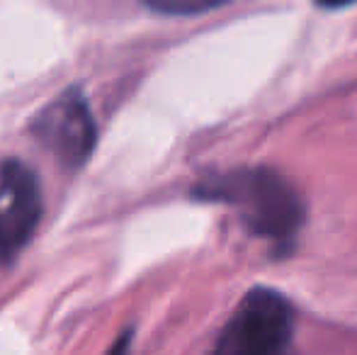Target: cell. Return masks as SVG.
Returning a JSON list of instances; mask_svg holds the SVG:
<instances>
[{
	"label": "cell",
	"mask_w": 357,
	"mask_h": 355,
	"mask_svg": "<svg viewBox=\"0 0 357 355\" xmlns=\"http://www.w3.org/2000/svg\"><path fill=\"white\" fill-rule=\"evenodd\" d=\"M190 197L238 209L243 227L278 248H289L306 222L301 192L282 173L268 166L231 168L204 176L190 188Z\"/></svg>",
	"instance_id": "6da1fadb"
},
{
	"label": "cell",
	"mask_w": 357,
	"mask_h": 355,
	"mask_svg": "<svg viewBox=\"0 0 357 355\" xmlns=\"http://www.w3.org/2000/svg\"><path fill=\"white\" fill-rule=\"evenodd\" d=\"M296 312L280 289L250 287L219 331L212 355H291Z\"/></svg>",
	"instance_id": "7a4b0ae2"
},
{
	"label": "cell",
	"mask_w": 357,
	"mask_h": 355,
	"mask_svg": "<svg viewBox=\"0 0 357 355\" xmlns=\"http://www.w3.org/2000/svg\"><path fill=\"white\" fill-rule=\"evenodd\" d=\"M32 137L66 168H80L98 146V122L78 86L52 98L29 122Z\"/></svg>",
	"instance_id": "3957f363"
},
{
	"label": "cell",
	"mask_w": 357,
	"mask_h": 355,
	"mask_svg": "<svg viewBox=\"0 0 357 355\" xmlns=\"http://www.w3.org/2000/svg\"><path fill=\"white\" fill-rule=\"evenodd\" d=\"M42 183L20 158L0 161V263H13L42 222Z\"/></svg>",
	"instance_id": "277c9868"
},
{
	"label": "cell",
	"mask_w": 357,
	"mask_h": 355,
	"mask_svg": "<svg viewBox=\"0 0 357 355\" xmlns=\"http://www.w3.org/2000/svg\"><path fill=\"white\" fill-rule=\"evenodd\" d=\"M226 5L224 0H146L144 8L158 15H173V17H192L204 15Z\"/></svg>",
	"instance_id": "5b68a950"
},
{
	"label": "cell",
	"mask_w": 357,
	"mask_h": 355,
	"mask_svg": "<svg viewBox=\"0 0 357 355\" xmlns=\"http://www.w3.org/2000/svg\"><path fill=\"white\" fill-rule=\"evenodd\" d=\"M132 341H134V328H124V331L117 336V341H114L112 346H109L107 355H129Z\"/></svg>",
	"instance_id": "8992f818"
}]
</instances>
